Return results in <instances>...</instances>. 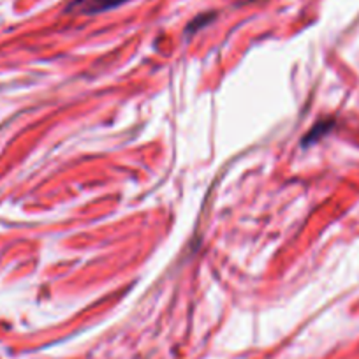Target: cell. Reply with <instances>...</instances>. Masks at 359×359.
<instances>
[{
	"label": "cell",
	"instance_id": "1",
	"mask_svg": "<svg viewBox=\"0 0 359 359\" xmlns=\"http://www.w3.org/2000/svg\"><path fill=\"white\" fill-rule=\"evenodd\" d=\"M126 2H129V0H83L81 8L85 9V13H101L126 4Z\"/></svg>",
	"mask_w": 359,
	"mask_h": 359
}]
</instances>
